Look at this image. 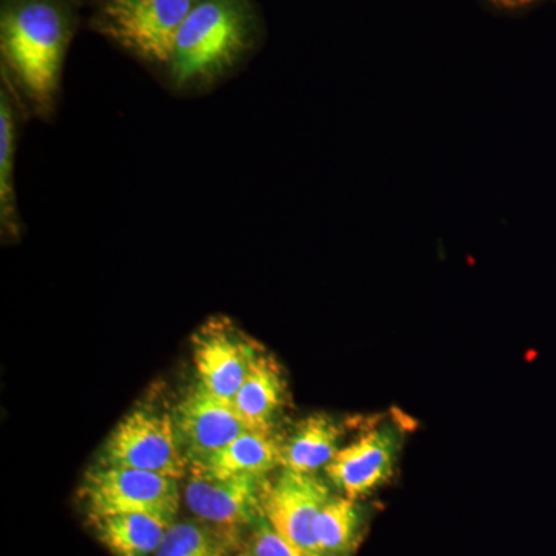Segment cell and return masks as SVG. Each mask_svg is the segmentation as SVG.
<instances>
[{"instance_id":"ac0fdd59","label":"cell","mask_w":556,"mask_h":556,"mask_svg":"<svg viewBox=\"0 0 556 556\" xmlns=\"http://www.w3.org/2000/svg\"><path fill=\"white\" fill-rule=\"evenodd\" d=\"M247 548L254 556H325L303 551L277 532L265 517L249 530Z\"/></svg>"},{"instance_id":"4fadbf2b","label":"cell","mask_w":556,"mask_h":556,"mask_svg":"<svg viewBox=\"0 0 556 556\" xmlns=\"http://www.w3.org/2000/svg\"><path fill=\"white\" fill-rule=\"evenodd\" d=\"M343 427L334 417L314 413L300 420L281 444V468L295 473L316 475L338 455Z\"/></svg>"},{"instance_id":"6da1fadb","label":"cell","mask_w":556,"mask_h":556,"mask_svg":"<svg viewBox=\"0 0 556 556\" xmlns=\"http://www.w3.org/2000/svg\"><path fill=\"white\" fill-rule=\"evenodd\" d=\"M70 36L72 22L60 0H13L2 11L3 68L40 116L56 108Z\"/></svg>"},{"instance_id":"3957f363","label":"cell","mask_w":556,"mask_h":556,"mask_svg":"<svg viewBox=\"0 0 556 556\" xmlns=\"http://www.w3.org/2000/svg\"><path fill=\"white\" fill-rule=\"evenodd\" d=\"M179 479L123 467H91L80 482L79 497L87 517L141 514L167 525L177 521Z\"/></svg>"},{"instance_id":"277c9868","label":"cell","mask_w":556,"mask_h":556,"mask_svg":"<svg viewBox=\"0 0 556 556\" xmlns=\"http://www.w3.org/2000/svg\"><path fill=\"white\" fill-rule=\"evenodd\" d=\"M197 0H104L97 28L139 60L169 67L182 22Z\"/></svg>"},{"instance_id":"ffe728a7","label":"cell","mask_w":556,"mask_h":556,"mask_svg":"<svg viewBox=\"0 0 556 556\" xmlns=\"http://www.w3.org/2000/svg\"><path fill=\"white\" fill-rule=\"evenodd\" d=\"M236 556H254L251 554V552L248 551V548H244L243 552H240L239 555H236Z\"/></svg>"},{"instance_id":"ba28073f","label":"cell","mask_w":556,"mask_h":556,"mask_svg":"<svg viewBox=\"0 0 556 556\" xmlns=\"http://www.w3.org/2000/svg\"><path fill=\"white\" fill-rule=\"evenodd\" d=\"M172 419L189 470L225 448L244 431L251 430L233 408L232 402L214 396L200 383L178 402L172 412Z\"/></svg>"},{"instance_id":"7a4b0ae2","label":"cell","mask_w":556,"mask_h":556,"mask_svg":"<svg viewBox=\"0 0 556 556\" xmlns=\"http://www.w3.org/2000/svg\"><path fill=\"white\" fill-rule=\"evenodd\" d=\"M248 0H197L179 28L169 64L172 86L193 90L232 72L254 46Z\"/></svg>"},{"instance_id":"7c38bea8","label":"cell","mask_w":556,"mask_h":556,"mask_svg":"<svg viewBox=\"0 0 556 556\" xmlns=\"http://www.w3.org/2000/svg\"><path fill=\"white\" fill-rule=\"evenodd\" d=\"M281 467V444L269 431L247 430L189 471L215 478L257 475L266 477Z\"/></svg>"},{"instance_id":"d6986e66","label":"cell","mask_w":556,"mask_h":556,"mask_svg":"<svg viewBox=\"0 0 556 556\" xmlns=\"http://www.w3.org/2000/svg\"><path fill=\"white\" fill-rule=\"evenodd\" d=\"M492 2L497 3V5L507 7V9H511V7L527 5V3L533 2V0H492Z\"/></svg>"},{"instance_id":"5bb4252c","label":"cell","mask_w":556,"mask_h":556,"mask_svg":"<svg viewBox=\"0 0 556 556\" xmlns=\"http://www.w3.org/2000/svg\"><path fill=\"white\" fill-rule=\"evenodd\" d=\"M89 522L113 556H155L170 526L141 514L105 515Z\"/></svg>"},{"instance_id":"9c48e42d","label":"cell","mask_w":556,"mask_h":556,"mask_svg":"<svg viewBox=\"0 0 556 556\" xmlns=\"http://www.w3.org/2000/svg\"><path fill=\"white\" fill-rule=\"evenodd\" d=\"M331 496L327 482L316 475L283 468L276 481L269 482L263 511L280 535L303 551L324 555L318 551L314 522Z\"/></svg>"},{"instance_id":"e0dca14e","label":"cell","mask_w":556,"mask_h":556,"mask_svg":"<svg viewBox=\"0 0 556 556\" xmlns=\"http://www.w3.org/2000/svg\"><path fill=\"white\" fill-rule=\"evenodd\" d=\"M233 547L228 538L199 519L175 521L155 556H229Z\"/></svg>"},{"instance_id":"9a60e30c","label":"cell","mask_w":556,"mask_h":556,"mask_svg":"<svg viewBox=\"0 0 556 556\" xmlns=\"http://www.w3.org/2000/svg\"><path fill=\"white\" fill-rule=\"evenodd\" d=\"M365 511L357 500L331 496L314 522L318 551L325 556H351L364 533Z\"/></svg>"},{"instance_id":"8992f818","label":"cell","mask_w":556,"mask_h":556,"mask_svg":"<svg viewBox=\"0 0 556 556\" xmlns=\"http://www.w3.org/2000/svg\"><path fill=\"white\" fill-rule=\"evenodd\" d=\"M268 486V479L257 475L215 478L190 471L182 495L199 521L217 530L237 547L241 533L265 517Z\"/></svg>"},{"instance_id":"5b68a950","label":"cell","mask_w":556,"mask_h":556,"mask_svg":"<svg viewBox=\"0 0 556 556\" xmlns=\"http://www.w3.org/2000/svg\"><path fill=\"white\" fill-rule=\"evenodd\" d=\"M98 464L152 471L175 479L185 478L189 471L172 413L152 407L135 408L121 419L105 439Z\"/></svg>"},{"instance_id":"8fae6325","label":"cell","mask_w":556,"mask_h":556,"mask_svg":"<svg viewBox=\"0 0 556 556\" xmlns=\"http://www.w3.org/2000/svg\"><path fill=\"white\" fill-rule=\"evenodd\" d=\"M287 397V380L280 365L258 346L249 364L247 378L232 399L233 408L251 430L273 433Z\"/></svg>"},{"instance_id":"2e32d148","label":"cell","mask_w":556,"mask_h":556,"mask_svg":"<svg viewBox=\"0 0 556 556\" xmlns=\"http://www.w3.org/2000/svg\"><path fill=\"white\" fill-rule=\"evenodd\" d=\"M14 153H16V119L9 90L0 91V223L3 233L17 236L16 192H14Z\"/></svg>"},{"instance_id":"52a82bcc","label":"cell","mask_w":556,"mask_h":556,"mask_svg":"<svg viewBox=\"0 0 556 556\" xmlns=\"http://www.w3.org/2000/svg\"><path fill=\"white\" fill-rule=\"evenodd\" d=\"M257 348L258 343L230 318H208L192 336L193 365L200 386L214 396L232 402Z\"/></svg>"},{"instance_id":"30bf717a","label":"cell","mask_w":556,"mask_h":556,"mask_svg":"<svg viewBox=\"0 0 556 556\" xmlns=\"http://www.w3.org/2000/svg\"><path fill=\"white\" fill-rule=\"evenodd\" d=\"M397 431L380 427L361 434L339 450L325 471L331 484L351 500H361L378 490L391 478L396 464Z\"/></svg>"}]
</instances>
